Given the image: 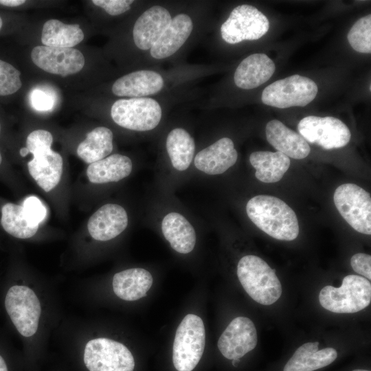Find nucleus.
<instances>
[{"label": "nucleus", "mask_w": 371, "mask_h": 371, "mask_svg": "<svg viewBox=\"0 0 371 371\" xmlns=\"http://www.w3.org/2000/svg\"><path fill=\"white\" fill-rule=\"evenodd\" d=\"M250 220L269 236L281 240H293L299 234L295 212L282 200L269 195H258L247 203Z\"/></svg>", "instance_id": "1"}, {"label": "nucleus", "mask_w": 371, "mask_h": 371, "mask_svg": "<svg viewBox=\"0 0 371 371\" xmlns=\"http://www.w3.org/2000/svg\"><path fill=\"white\" fill-rule=\"evenodd\" d=\"M52 134L46 130L31 132L26 139V148L33 158L27 163L32 177L44 191L49 192L60 182L63 161L61 155L52 148Z\"/></svg>", "instance_id": "2"}, {"label": "nucleus", "mask_w": 371, "mask_h": 371, "mask_svg": "<svg viewBox=\"0 0 371 371\" xmlns=\"http://www.w3.org/2000/svg\"><path fill=\"white\" fill-rule=\"evenodd\" d=\"M237 276L246 293L259 304L271 305L281 296L282 286L276 271L258 256L241 258L237 265Z\"/></svg>", "instance_id": "3"}, {"label": "nucleus", "mask_w": 371, "mask_h": 371, "mask_svg": "<svg viewBox=\"0 0 371 371\" xmlns=\"http://www.w3.org/2000/svg\"><path fill=\"white\" fill-rule=\"evenodd\" d=\"M319 301L322 307L333 313H353L360 311L370 303V282L360 276H346L340 287L328 285L322 288Z\"/></svg>", "instance_id": "4"}, {"label": "nucleus", "mask_w": 371, "mask_h": 371, "mask_svg": "<svg viewBox=\"0 0 371 371\" xmlns=\"http://www.w3.org/2000/svg\"><path fill=\"white\" fill-rule=\"evenodd\" d=\"M205 330L202 319L186 315L177 327L172 348V361L178 371H192L199 362L205 348Z\"/></svg>", "instance_id": "5"}, {"label": "nucleus", "mask_w": 371, "mask_h": 371, "mask_svg": "<svg viewBox=\"0 0 371 371\" xmlns=\"http://www.w3.org/2000/svg\"><path fill=\"white\" fill-rule=\"evenodd\" d=\"M161 115L159 104L150 98L120 99L111 109V116L117 125L136 131L153 130L160 122Z\"/></svg>", "instance_id": "6"}, {"label": "nucleus", "mask_w": 371, "mask_h": 371, "mask_svg": "<svg viewBox=\"0 0 371 371\" xmlns=\"http://www.w3.org/2000/svg\"><path fill=\"white\" fill-rule=\"evenodd\" d=\"M317 91L313 80L295 74L268 85L261 100L265 104L280 109L304 106L315 99Z\"/></svg>", "instance_id": "7"}, {"label": "nucleus", "mask_w": 371, "mask_h": 371, "mask_svg": "<svg viewBox=\"0 0 371 371\" xmlns=\"http://www.w3.org/2000/svg\"><path fill=\"white\" fill-rule=\"evenodd\" d=\"M84 362L89 371H133L135 368L134 358L127 347L108 338L89 341Z\"/></svg>", "instance_id": "8"}, {"label": "nucleus", "mask_w": 371, "mask_h": 371, "mask_svg": "<svg viewBox=\"0 0 371 371\" xmlns=\"http://www.w3.org/2000/svg\"><path fill=\"white\" fill-rule=\"evenodd\" d=\"M334 203L345 221L358 232L371 234L370 194L354 183H344L335 190Z\"/></svg>", "instance_id": "9"}, {"label": "nucleus", "mask_w": 371, "mask_h": 371, "mask_svg": "<svg viewBox=\"0 0 371 371\" xmlns=\"http://www.w3.org/2000/svg\"><path fill=\"white\" fill-rule=\"evenodd\" d=\"M5 307L13 324L21 335L27 337L36 333L41 307L32 289L23 285L11 286L5 296Z\"/></svg>", "instance_id": "10"}, {"label": "nucleus", "mask_w": 371, "mask_h": 371, "mask_svg": "<svg viewBox=\"0 0 371 371\" xmlns=\"http://www.w3.org/2000/svg\"><path fill=\"white\" fill-rule=\"evenodd\" d=\"M267 16L256 8L243 4L234 8L221 27L223 39L236 44L243 41L258 40L269 30Z\"/></svg>", "instance_id": "11"}, {"label": "nucleus", "mask_w": 371, "mask_h": 371, "mask_svg": "<svg viewBox=\"0 0 371 371\" xmlns=\"http://www.w3.org/2000/svg\"><path fill=\"white\" fill-rule=\"evenodd\" d=\"M297 130L306 142L326 150L342 148L351 137L348 126L340 120L330 116L305 117L298 123Z\"/></svg>", "instance_id": "12"}, {"label": "nucleus", "mask_w": 371, "mask_h": 371, "mask_svg": "<svg viewBox=\"0 0 371 371\" xmlns=\"http://www.w3.org/2000/svg\"><path fill=\"white\" fill-rule=\"evenodd\" d=\"M31 59L38 67L54 75L65 77L80 71L85 66L83 54L75 48L34 47Z\"/></svg>", "instance_id": "13"}, {"label": "nucleus", "mask_w": 371, "mask_h": 371, "mask_svg": "<svg viewBox=\"0 0 371 371\" xmlns=\"http://www.w3.org/2000/svg\"><path fill=\"white\" fill-rule=\"evenodd\" d=\"M257 332L253 322L245 317L234 318L218 341L221 354L228 359H239L257 345Z\"/></svg>", "instance_id": "14"}, {"label": "nucleus", "mask_w": 371, "mask_h": 371, "mask_svg": "<svg viewBox=\"0 0 371 371\" xmlns=\"http://www.w3.org/2000/svg\"><path fill=\"white\" fill-rule=\"evenodd\" d=\"M128 215L123 207L108 203L100 207L89 218L87 229L96 240L106 241L120 234L127 227Z\"/></svg>", "instance_id": "15"}, {"label": "nucleus", "mask_w": 371, "mask_h": 371, "mask_svg": "<svg viewBox=\"0 0 371 371\" xmlns=\"http://www.w3.org/2000/svg\"><path fill=\"white\" fill-rule=\"evenodd\" d=\"M172 16L167 9L153 6L136 20L133 30V41L139 49H150L169 25Z\"/></svg>", "instance_id": "16"}, {"label": "nucleus", "mask_w": 371, "mask_h": 371, "mask_svg": "<svg viewBox=\"0 0 371 371\" xmlns=\"http://www.w3.org/2000/svg\"><path fill=\"white\" fill-rule=\"evenodd\" d=\"M238 153L233 141L223 137L199 152L194 157V166L207 175H220L234 166Z\"/></svg>", "instance_id": "17"}, {"label": "nucleus", "mask_w": 371, "mask_h": 371, "mask_svg": "<svg viewBox=\"0 0 371 371\" xmlns=\"http://www.w3.org/2000/svg\"><path fill=\"white\" fill-rule=\"evenodd\" d=\"M164 84L159 74L152 70H139L116 80L112 86V92L120 97L143 98L158 93Z\"/></svg>", "instance_id": "18"}, {"label": "nucleus", "mask_w": 371, "mask_h": 371, "mask_svg": "<svg viewBox=\"0 0 371 371\" xmlns=\"http://www.w3.org/2000/svg\"><path fill=\"white\" fill-rule=\"evenodd\" d=\"M276 69L273 61L265 54H253L237 67L234 73L235 85L243 89H251L266 82Z\"/></svg>", "instance_id": "19"}, {"label": "nucleus", "mask_w": 371, "mask_h": 371, "mask_svg": "<svg viewBox=\"0 0 371 371\" xmlns=\"http://www.w3.org/2000/svg\"><path fill=\"white\" fill-rule=\"evenodd\" d=\"M268 142L289 157L302 159L310 153L308 142L297 133L278 120L269 121L265 128Z\"/></svg>", "instance_id": "20"}, {"label": "nucleus", "mask_w": 371, "mask_h": 371, "mask_svg": "<svg viewBox=\"0 0 371 371\" xmlns=\"http://www.w3.org/2000/svg\"><path fill=\"white\" fill-rule=\"evenodd\" d=\"M192 28V21L188 15H176L150 49L151 56L163 59L174 54L186 43Z\"/></svg>", "instance_id": "21"}, {"label": "nucleus", "mask_w": 371, "mask_h": 371, "mask_svg": "<svg viewBox=\"0 0 371 371\" xmlns=\"http://www.w3.org/2000/svg\"><path fill=\"white\" fill-rule=\"evenodd\" d=\"M152 284L150 273L142 268L122 271L115 273L113 279L115 294L126 301H135L146 296Z\"/></svg>", "instance_id": "22"}, {"label": "nucleus", "mask_w": 371, "mask_h": 371, "mask_svg": "<svg viewBox=\"0 0 371 371\" xmlns=\"http://www.w3.org/2000/svg\"><path fill=\"white\" fill-rule=\"evenodd\" d=\"M319 342H308L300 346L286 363L283 371H314L333 363L336 350L326 348L318 350Z\"/></svg>", "instance_id": "23"}, {"label": "nucleus", "mask_w": 371, "mask_h": 371, "mask_svg": "<svg viewBox=\"0 0 371 371\" xmlns=\"http://www.w3.org/2000/svg\"><path fill=\"white\" fill-rule=\"evenodd\" d=\"M161 231L172 248L181 254L191 252L196 244V233L191 223L181 214L170 212L161 223Z\"/></svg>", "instance_id": "24"}, {"label": "nucleus", "mask_w": 371, "mask_h": 371, "mask_svg": "<svg viewBox=\"0 0 371 371\" xmlns=\"http://www.w3.org/2000/svg\"><path fill=\"white\" fill-rule=\"evenodd\" d=\"M133 168L131 159L120 154H113L90 164L87 175L93 183L116 182L128 177Z\"/></svg>", "instance_id": "25"}, {"label": "nucleus", "mask_w": 371, "mask_h": 371, "mask_svg": "<svg viewBox=\"0 0 371 371\" xmlns=\"http://www.w3.org/2000/svg\"><path fill=\"white\" fill-rule=\"evenodd\" d=\"M249 161L256 169V177L264 183L280 181L291 164L289 157L279 151L254 152L249 156Z\"/></svg>", "instance_id": "26"}, {"label": "nucleus", "mask_w": 371, "mask_h": 371, "mask_svg": "<svg viewBox=\"0 0 371 371\" xmlns=\"http://www.w3.org/2000/svg\"><path fill=\"white\" fill-rule=\"evenodd\" d=\"M78 24H66L58 19L47 21L42 28L41 42L44 46L72 48L84 39Z\"/></svg>", "instance_id": "27"}, {"label": "nucleus", "mask_w": 371, "mask_h": 371, "mask_svg": "<svg viewBox=\"0 0 371 371\" xmlns=\"http://www.w3.org/2000/svg\"><path fill=\"white\" fill-rule=\"evenodd\" d=\"M0 225L8 234L21 239L33 236L39 226L29 220L23 205L11 202L0 206Z\"/></svg>", "instance_id": "28"}, {"label": "nucleus", "mask_w": 371, "mask_h": 371, "mask_svg": "<svg viewBox=\"0 0 371 371\" xmlns=\"http://www.w3.org/2000/svg\"><path fill=\"white\" fill-rule=\"evenodd\" d=\"M113 135L106 127L99 126L87 133L77 148L78 157L87 164L106 157L113 150Z\"/></svg>", "instance_id": "29"}, {"label": "nucleus", "mask_w": 371, "mask_h": 371, "mask_svg": "<svg viewBox=\"0 0 371 371\" xmlns=\"http://www.w3.org/2000/svg\"><path fill=\"white\" fill-rule=\"evenodd\" d=\"M166 145L172 166L179 171L186 170L194 154L193 137L185 129L176 128L168 135Z\"/></svg>", "instance_id": "30"}, {"label": "nucleus", "mask_w": 371, "mask_h": 371, "mask_svg": "<svg viewBox=\"0 0 371 371\" xmlns=\"http://www.w3.org/2000/svg\"><path fill=\"white\" fill-rule=\"evenodd\" d=\"M350 46L360 53L371 52V14L359 20L350 28L347 35Z\"/></svg>", "instance_id": "31"}, {"label": "nucleus", "mask_w": 371, "mask_h": 371, "mask_svg": "<svg viewBox=\"0 0 371 371\" xmlns=\"http://www.w3.org/2000/svg\"><path fill=\"white\" fill-rule=\"evenodd\" d=\"M20 74L13 65L0 59V95H12L21 89Z\"/></svg>", "instance_id": "32"}, {"label": "nucleus", "mask_w": 371, "mask_h": 371, "mask_svg": "<svg viewBox=\"0 0 371 371\" xmlns=\"http://www.w3.org/2000/svg\"><path fill=\"white\" fill-rule=\"evenodd\" d=\"M25 213L29 220L35 225H38L45 218L47 210L41 201L35 196L27 197L23 203Z\"/></svg>", "instance_id": "33"}, {"label": "nucleus", "mask_w": 371, "mask_h": 371, "mask_svg": "<svg viewBox=\"0 0 371 371\" xmlns=\"http://www.w3.org/2000/svg\"><path fill=\"white\" fill-rule=\"evenodd\" d=\"M91 2L102 8L106 13L111 16L122 14L131 8L133 3L132 0H93Z\"/></svg>", "instance_id": "34"}, {"label": "nucleus", "mask_w": 371, "mask_h": 371, "mask_svg": "<svg viewBox=\"0 0 371 371\" xmlns=\"http://www.w3.org/2000/svg\"><path fill=\"white\" fill-rule=\"evenodd\" d=\"M353 270L366 277L371 279V256L364 253H357L353 255L350 260Z\"/></svg>", "instance_id": "35"}, {"label": "nucleus", "mask_w": 371, "mask_h": 371, "mask_svg": "<svg viewBox=\"0 0 371 371\" xmlns=\"http://www.w3.org/2000/svg\"><path fill=\"white\" fill-rule=\"evenodd\" d=\"M32 104L37 110H47L52 106V99L46 93L34 90L31 96Z\"/></svg>", "instance_id": "36"}, {"label": "nucleus", "mask_w": 371, "mask_h": 371, "mask_svg": "<svg viewBox=\"0 0 371 371\" xmlns=\"http://www.w3.org/2000/svg\"><path fill=\"white\" fill-rule=\"evenodd\" d=\"M25 3L24 0H0V4L8 7H16Z\"/></svg>", "instance_id": "37"}, {"label": "nucleus", "mask_w": 371, "mask_h": 371, "mask_svg": "<svg viewBox=\"0 0 371 371\" xmlns=\"http://www.w3.org/2000/svg\"><path fill=\"white\" fill-rule=\"evenodd\" d=\"M0 371H8L6 363L3 358L0 355Z\"/></svg>", "instance_id": "38"}, {"label": "nucleus", "mask_w": 371, "mask_h": 371, "mask_svg": "<svg viewBox=\"0 0 371 371\" xmlns=\"http://www.w3.org/2000/svg\"><path fill=\"white\" fill-rule=\"evenodd\" d=\"M29 153L26 147H23L19 150V154L21 157H25Z\"/></svg>", "instance_id": "39"}, {"label": "nucleus", "mask_w": 371, "mask_h": 371, "mask_svg": "<svg viewBox=\"0 0 371 371\" xmlns=\"http://www.w3.org/2000/svg\"><path fill=\"white\" fill-rule=\"evenodd\" d=\"M3 157L0 151V169H1V167H3Z\"/></svg>", "instance_id": "40"}, {"label": "nucleus", "mask_w": 371, "mask_h": 371, "mask_svg": "<svg viewBox=\"0 0 371 371\" xmlns=\"http://www.w3.org/2000/svg\"><path fill=\"white\" fill-rule=\"evenodd\" d=\"M239 361H240L239 359H233V361H232V365H233L234 366H237L236 363H238Z\"/></svg>", "instance_id": "41"}, {"label": "nucleus", "mask_w": 371, "mask_h": 371, "mask_svg": "<svg viewBox=\"0 0 371 371\" xmlns=\"http://www.w3.org/2000/svg\"><path fill=\"white\" fill-rule=\"evenodd\" d=\"M2 25H3V21H2L1 17L0 16V30L1 29Z\"/></svg>", "instance_id": "42"}, {"label": "nucleus", "mask_w": 371, "mask_h": 371, "mask_svg": "<svg viewBox=\"0 0 371 371\" xmlns=\"http://www.w3.org/2000/svg\"><path fill=\"white\" fill-rule=\"evenodd\" d=\"M352 371H370V370H363V369H356V370H354Z\"/></svg>", "instance_id": "43"}, {"label": "nucleus", "mask_w": 371, "mask_h": 371, "mask_svg": "<svg viewBox=\"0 0 371 371\" xmlns=\"http://www.w3.org/2000/svg\"><path fill=\"white\" fill-rule=\"evenodd\" d=\"M1 133V122H0V135Z\"/></svg>", "instance_id": "44"}]
</instances>
